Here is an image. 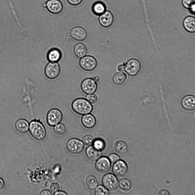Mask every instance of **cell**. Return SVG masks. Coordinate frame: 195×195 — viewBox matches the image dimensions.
Instances as JSON below:
<instances>
[{
    "label": "cell",
    "instance_id": "7",
    "mask_svg": "<svg viewBox=\"0 0 195 195\" xmlns=\"http://www.w3.org/2000/svg\"><path fill=\"white\" fill-rule=\"evenodd\" d=\"M97 83L94 79L86 78L82 82L81 87L82 91L87 95H90L95 93L97 89Z\"/></svg>",
    "mask_w": 195,
    "mask_h": 195
},
{
    "label": "cell",
    "instance_id": "33",
    "mask_svg": "<svg viewBox=\"0 0 195 195\" xmlns=\"http://www.w3.org/2000/svg\"><path fill=\"white\" fill-rule=\"evenodd\" d=\"M60 186L59 184L56 183L52 184L50 186V189L51 191L53 193L59 190Z\"/></svg>",
    "mask_w": 195,
    "mask_h": 195
},
{
    "label": "cell",
    "instance_id": "19",
    "mask_svg": "<svg viewBox=\"0 0 195 195\" xmlns=\"http://www.w3.org/2000/svg\"><path fill=\"white\" fill-rule=\"evenodd\" d=\"M86 153L88 158L92 161L97 160L101 155L100 150L93 146H90L87 148Z\"/></svg>",
    "mask_w": 195,
    "mask_h": 195
},
{
    "label": "cell",
    "instance_id": "3",
    "mask_svg": "<svg viewBox=\"0 0 195 195\" xmlns=\"http://www.w3.org/2000/svg\"><path fill=\"white\" fill-rule=\"evenodd\" d=\"M63 118L62 111L59 109L53 108L50 109L47 112L46 120L47 124L49 126H54L60 123Z\"/></svg>",
    "mask_w": 195,
    "mask_h": 195
},
{
    "label": "cell",
    "instance_id": "13",
    "mask_svg": "<svg viewBox=\"0 0 195 195\" xmlns=\"http://www.w3.org/2000/svg\"><path fill=\"white\" fill-rule=\"evenodd\" d=\"M128 166L126 163L122 160H118L114 164L112 170L116 176L121 177L124 176L127 172Z\"/></svg>",
    "mask_w": 195,
    "mask_h": 195
},
{
    "label": "cell",
    "instance_id": "2",
    "mask_svg": "<svg viewBox=\"0 0 195 195\" xmlns=\"http://www.w3.org/2000/svg\"><path fill=\"white\" fill-rule=\"evenodd\" d=\"M71 106L73 111L80 115H84L90 113L93 110L91 104L86 99L81 98L74 100Z\"/></svg>",
    "mask_w": 195,
    "mask_h": 195
},
{
    "label": "cell",
    "instance_id": "18",
    "mask_svg": "<svg viewBox=\"0 0 195 195\" xmlns=\"http://www.w3.org/2000/svg\"><path fill=\"white\" fill-rule=\"evenodd\" d=\"M183 27L185 30L190 33L195 31V19L194 17L188 16L185 17L183 22Z\"/></svg>",
    "mask_w": 195,
    "mask_h": 195
},
{
    "label": "cell",
    "instance_id": "41",
    "mask_svg": "<svg viewBox=\"0 0 195 195\" xmlns=\"http://www.w3.org/2000/svg\"><path fill=\"white\" fill-rule=\"evenodd\" d=\"M65 38L66 40L69 41L71 39L72 37L71 34L70 33H68L66 35Z\"/></svg>",
    "mask_w": 195,
    "mask_h": 195
},
{
    "label": "cell",
    "instance_id": "40",
    "mask_svg": "<svg viewBox=\"0 0 195 195\" xmlns=\"http://www.w3.org/2000/svg\"><path fill=\"white\" fill-rule=\"evenodd\" d=\"M55 195H66L67 193L63 191H58L53 194Z\"/></svg>",
    "mask_w": 195,
    "mask_h": 195
},
{
    "label": "cell",
    "instance_id": "29",
    "mask_svg": "<svg viewBox=\"0 0 195 195\" xmlns=\"http://www.w3.org/2000/svg\"><path fill=\"white\" fill-rule=\"evenodd\" d=\"M94 147L99 150H102L105 147V143L103 140L100 139H96L94 142Z\"/></svg>",
    "mask_w": 195,
    "mask_h": 195
},
{
    "label": "cell",
    "instance_id": "22",
    "mask_svg": "<svg viewBox=\"0 0 195 195\" xmlns=\"http://www.w3.org/2000/svg\"><path fill=\"white\" fill-rule=\"evenodd\" d=\"M92 10L95 15H100L106 11V5L104 3L102 2H96L92 5Z\"/></svg>",
    "mask_w": 195,
    "mask_h": 195
},
{
    "label": "cell",
    "instance_id": "31",
    "mask_svg": "<svg viewBox=\"0 0 195 195\" xmlns=\"http://www.w3.org/2000/svg\"><path fill=\"white\" fill-rule=\"evenodd\" d=\"M82 140L84 144L87 146L91 145L93 143V138L90 135L85 136L83 138Z\"/></svg>",
    "mask_w": 195,
    "mask_h": 195
},
{
    "label": "cell",
    "instance_id": "26",
    "mask_svg": "<svg viewBox=\"0 0 195 195\" xmlns=\"http://www.w3.org/2000/svg\"><path fill=\"white\" fill-rule=\"evenodd\" d=\"M86 182L89 188L91 190H95L98 186V182L96 178L93 176H90L87 177Z\"/></svg>",
    "mask_w": 195,
    "mask_h": 195
},
{
    "label": "cell",
    "instance_id": "38",
    "mask_svg": "<svg viewBox=\"0 0 195 195\" xmlns=\"http://www.w3.org/2000/svg\"><path fill=\"white\" fill-rule=\"evenodd\" d=\"M40 195H51L52 194L51 192L49 190H44L41 192L40 194Z\"/></svg>",
    "mask_w": 195,
    "mask_h": 195
},
{
    "label": "cell",
    "instance_id": "23",
    "mask_svg": "<svg viewBox=\"0 0 195 195\" xmlns=\"http://www.w3.org/2000/svg\"><path fill=\"white\" fill-rule=\"evenodd\" d=\"M126 74L123 73H117L115 74L112 78L114 83L117 85H120L124 84L127 79Z\"/></svg>",
    "mask_w": 195,
    "mask_h": 195
},
{
    "label": "cell",
    "instance_id": "8",
    "mask_svg": "<svg viewBox=\"0 0 195 195\" xmlns=\"http://www.w3.org/2000/svg\"><path fill=\"white\" fill-rule=\"evenodd\" d=\"M66 148L70 153L77 154L81 153L83 150V143L80 140L73 138L69 139L66 144Z\"/></svg>",
    "mask_w": 195,
    "mask_h": 195
},
{
    "label": "cell",
    "instance_id": "39",
    "mask_svg": "<svg viewBox=\"0 0 195 195\" xmlns=\"http://www.w3.org/2000/svg\"><path fill=\"white\" fill-rule=\"evenodd\" d=\"M5 182L2 178L0 177V190H2L5 186Z\"/></svg>",
    "mask_w": 195,
    "mask_h": 195
},
{
    "label": "cell",
    "instance_id": "11",
    "mask_svg": "<svg viewBox=\"0 0 195 195\" xmlns=\"http://www.w3.org/2000/svg\"><path fill=\"white\" fill-rule=\"evenodd\" d=\"M114 17L112 13L109 11H106L100 15L98 21L101 26L104 28L110 27L113 24Z\"/></svg>",
    "mask_w": 195,
    "mask_h": 195
},
{
    "label": "cell",
    "instance_id": "9",
    "mask_svg": "<svg viewBox=\"0 0 195 195\" xmlns=\"http://www.w3.org/2000/svg\"><path fill=\"white\" fill-rule=\"evenodd\" d=\"M102 182L105 187L110 191L115 190L118 184L117 178L114 175L111 173L107 174L103 176Z\"/></svg>",
    "mask_w": 195,
    "mask_h": 195
},
{
    "label": "cell",
    "instance_id": "5",
    "mask_svg": "<svg viewBox=\"0 0 195 195\" xmlns=\"http://www.w3.org/2000/svg\"><path fill=\"white\" fill-rule=\"evenodd\" d=\"M61 68L59 65L56 62H51L47 64L44 70V74L48 79L53 80L59 75Z\"/></svg>",
    "mask_w": 195,
    "mask_h": 195
},
{
    "label": "cell",
    "instance_id": "17",
    "mask_svg": "<svg viewBox=\"0 0 195 195\" xmlns=\"http://www.w3.org/2000/svg\"><path fill=\"white\" fill-rule=\"evenodd\" d=\"M29 124L26 119L20 118L15 122V127L16 130L21 134H25L28 131Z\"/></svg>",
    "mask_w": 195,
    "mask_h": 195
},
{
    "label": "cell",
    "instance_id": "36",
    "mask_svg": "<svg viewBox=\"0 0 195 195\" xmlns=\"http://www.w3.org/2000/svg\"><path fill=\"white\" fill-rule=\"evenodd\" d=\"M158 194L159 195H170V194L168 190L163 189L160 190Z\"/></svg>",
    "mask_w": 195,
    "mask_h": 195
},
{
    "label": "cell",
    "instance_id": "35",
    "mask_svg": "<svg viewBox=\"0 0 195 195\" xmlns=\"http://www.w3.org/2000/svg\"><path fill=\"white\" fill-rule=\"evenodd\" d=\"M69 3L70 5L76 6L80 4L83 1V0H67Z\"/></svg>",
    "mask_w": 195,
    "mask_h": 195
},
{
    "label": "cell",
    "instance_id": "15",
    "mask_svg": "<svg viewBox=\"0 0 195 195\" xmlns=\"http://www.w3.org/2000/svg\"><path fill=\"white\" fill-rule=\"evenodd\" d=\"M181 104L182 107L188 111H192L195 108V98L192 95H187L182 99Z\"/></svg>",
    "mask_w": 195,
    "mask_h": 195
},
{
    "label": "cell",
    "instance_id": "12",
    "mask_svg": "<svg viewBox=\"0 0 195 195\" xmlns=\"http://www.w3.org/2000/svg\"><path fill=\"white\" fill-rule=\"evenodd\" d=\"M95 168L98 172L104 173L108 172L111 167V163L109 159L102 157L98 159L95 164Z\"/></svg>",
    "mask_w": 195,
    "mask_h": 195
},
{
    "label": "cell",
    "instance_id": "4",
    "mask_svg": "<svg viewBox=\"0 0 195 195\" xmlns=\"http://www.w3.org/2000/svg\"><path fill=\"white\" fill-rule=\"evenodd\" d=\"M79 64L80 67L83 70L91 71L97 68L98 63L94 57L87 55L81 58L79 60Z\"/></svg>",
    "mask_w": 195,
    "mask_h": 195
},
{
    "label": "cell",
    "instance_id": "16",
    "mask_svg": "<svg viewBox=\"0 0 195 195\" xmlns=\"http://www.w3.org/2000/svg\"><path fill=\"white\" fill-rule=\"evenodd\" d=\"M81 122L83 126L87 129L93 128L97 124L95 117L90 113L83 116L81 118Z\"/></svg>",
    "mask_w": 195,
    "mask_h": 195
},
{
    "label": "cell",
    "instance_id": "34",
    "mask_svg": "<svg viewBox=\"0 0 195 195\" xmlns=\"http://www.w3.org/2000/svg\"><path fill=\"white\" fill-rule=\"evenodd\" d=\"M118 156L115 154H112L109 156V159L112 163H115L119 159Z\"/></svg>",
    "mask_w": 195,
    "mask_h": 195
},
{
    "label": "cell",
    "instance_id": "37",
    "mask_svg": "<svg viewBox=\"0 0 195 195\" xmlns=\"http://www.w3.org/2000/svg\"><path fill=\"white\" fill-rule=\"evenodd\" d=\"M118 71L120 72H123L125 71V65L123 64L119 65L117 67Z\"/></svg>",
    "mask_w": 195,
    "mask_h": 195
},
{
    "label": "cell",
    "instance_id": "25",
    "mask_svg": "<svg viewBox=\"0 0 195 195\" xmlns=\"http://www.w3.org/2000/svg\"><path fill=\"white\" fill-rule=\"evenodd\" d=\"M119 187L121 189L124 191L130 190L132 187L131 182L127 179H123L120 180L119 183Z\"/></svg>",
    "mask_w": 195,
    "mask_h": 195
},
{
    "label": "cell",
    "instance_id": "10",
    "mask_svg": "<svg viewBox=\"0 0 195 195\" xmlns=\"http://www.w3.org/2000/svg\"><path fill=\"white\" fill-rule=\"evenodd\" d=\"M47 10L54 14L60 13L63 9V5L60 0H48L44 4Z\"/></svg>",
    "mask_w": 195,
    "mask_h": 195
},
{
    "label": "cell",
    "instance_id": "32",
    "mask_svg": "<svg viewBox=\"0 0 195 195\" xmlns=\"http://www.w3.org/2000/svg\"><path fill=\"white\" fill-rule=\"evenodd\" d=\"M87 100L91 103L93 104H96L98 101L97 96L95 94L89 95L86 97Z\"/></svg>",
    "mask_w": 195,
    "mask_h": 195
},
{
    "label": "cell",
    "instance_id": "21",
    "mask_svg": "<svg viewBox=\"0 0 195 195\" xmlns=\"http://www.w3.org/2000/svg\"><path fill=\"white\" fill-rule=\"evenodd\" d=\"M74 52L76 56L79 58H81L86 55L87 49L83 43H78L76 44L74 48Z\"/></svg>",
    "mask_w": 195,
    "mask_h": 195
},
{
    "label": "cell",
    "instance_id": "1",
    "mask_svg": "<svg viewBox=\"0 0 195 195\" xmlns=\"http://www.w3.org/2000/svg\"><path fill=\"white\" fill-rule=\"evenodd\" d=\"M30 134L32 137L38 141L44 140L46 136V130L43 123L39 120L34 119L29 125Z\"/></svg>",
    "mask_w": 195,
    "mask_h": 195
},
{
    "label": "cell",
    "instance_id": "27",
    "mask_svg": "<svg viewBox=\"0 0 195 195\" xmlns=\"http://www.w3.org/2000/svg\"><path fill=\"white\" fill-rule=\"evenodd\" d=\"M53 130L57 134L61 136L64 135L66 133L67 128L64 124L59 123L54 126Z\"/></svg>",
    "mask_w": 195,
    "mask_h": 195
},
{
    "label": "cell",
    "instance_id": "28",
    "mask_svg": "<svg viewBox=\"0 0 195 195\" xmlns=\"http://www.w3.org/2000/svg\"><path fill=\"white\" fill-rule=\"evenodd\" d=\"M195 0H182V4L186 8L190 9L192 11H195Z\"/></svg>",
    "mask_w": 195,
    "mask_h": 195
},
{
    "label": "cell",
    "instance_id": "14",
    "mask_svg": "<svg viewBox=\"0 0 195 195\" xmlns=\"http://www.w3.org/2000/svg\"><path fill=\"white\" fill-rule=\"evenodd\" d=\"M70 34L73 39L78 41L85 40L87 36L86 30L83 27L80 26L73 28L71 30Z\"/></svg>",
    "mask_w": 195,
    "mask_h": 195
},
{
    "label": "cell",
    "instance_id": "30",
    "mask_svg": "<svg viewBox=\"0 0 195 195\" xmlns=\"http://www.w3.org/2000/svg\"><path fill=\"white\" fill-rule=\"evenodd\" d=\"M96 188L95 194L96 195H108L109 194L108 191L102 185H99Z\"/></svg>",
    "mask_w": 195,
    "mask_h": 195
},
{
    "label": "cell",
    "instance_id": "6",
    "mask_svg": "<svg viewBox=\"0 0 195 195\" xmlns=\"http://www.w3.org/2000/svg\"><path fill=\"white\" fill-rule=\"evenodd\" d=\"M141 64L140 62L135 58L129 59L125 65V71L129 76L134 77L137 75L140 71Z\"/></svg>",
    "mask_w": 195,
    "mask_h": 195
},
{
    "label": "cell",
    "instance_id": "24",
    "mask_svg": "<svg viewBox=\"0 0 195 195\" xmlns=\"http://www.w3.org/2000/svg\"><path fill=\"white\" fill-rule=\"evenodd\" d=\"M114 148L116 151L120 154H124L126 153L128 150L127 145L124 142L119 141L116 142Z\"/></svg>",
    "mask_w": 195,
    "mask_h": 195
},
{
    "label": "cell",
    "instance_id": "20",
    "mask_svg": "<svg viewBox=\"0 0 195 195\" xmlns=\"http://www.w3.org/2000/svg\"><path fill=\"white\" fill-rule=\"evenodd\" d=\"M62 53L58 49L53 48L50 49L47 55L48 60L50 62H57L61 59Z\"/></svg>",
    "mask_w": 195,
    "mask_h": 195
}]
</instances>
